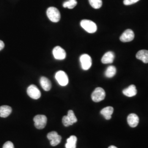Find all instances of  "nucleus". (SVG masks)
<instances>
[{
    "instance_id": "f257e3e1",
    "label": "nucleus",
    "mask_w": 148,
    "mask_h": 148,
    "mask_svg": "<svg viewBox=\"0 0 148 148\" xmlns=\"http://www.w3.org/2000/svg\"><path fill=\"white\" fill-rule=\"evenodd\" d=\"M48 19L53 23H57L60 19V13L58 10L54 7H49L47 10Z\"/></svg>"
},
{
    "instance_id": "f03ea898",
    "label": "nucleus",
    "mask_w": 148,
    "mask_h": 148,
    "mask_svg": "<svg viewBox=\"0 0 148 148\" xmlns=\"http://www.w3.org/2000/svg\"><path fill=\"white\" fill-rule=\"evenodd\" d=\"M80 25L85 31L88 33L93 34L97 30V27L95 23L90 20L84 19L81 21Z\"/></svg>"
},
{
    "instance_id": "7ed1b4c3",
    "label": "nucleus",
    "mask_w": 148,
    "mask_h": 148,
    "mask_svg": "<svg viewBox=\"0 0 148 148\" xmlns=\"http://www.w3.org/2000/svg\"><path fill=\"white\" fill-rule=\"evenodd\" d=\"M105 97L106 92L101 87L96 88L91 95L92 99L96 103L104 100Z\"/></svg>"
},
{
    "instance_id": "20e7f679",
    "label": "nucleus",
    "mask_w": 148,
    "mask_h": 148,
    "mask_svg": "<svg viewBox=\"0 0 148 148\" xmlns=\"http://www.w3.org/2000/svg\"><path fill=\"white\" fill-rule=\"evenodd\" d=\"M47 121V117L43 115H37L34 118L35 126L38 130H41L45 127Z\"/></svg>"
},
{
    "instance_id": "39448f33",
    "label": "nucleus",
    "mask_w": 148,
    "mask_h": 148,
    "mask_svg": "<svg viewBox=\"0 0 148 148\" xmlns=\"http://www.w3.org/2000/svg\"><path fill=\"white\" fill-rule=\"evenodd\" d=\"M55 78L59 84L62 86H65L69 83L68 76L63 71L60 70L57 72L55 75Z\"/></svg>"
},
{
    "instance_id": "423d86ee",
    "label": "nucleus",
    "mask_w": 148,
    "mask_h": 148,
    "mask_svg": "<svg viewBox=\"0 0 148 148\" xmlns=\"http://www.w3.org/2000/svg\"><path fill=\"white\" fill-rule=\"evenodd\" d=\"M81 67L83 70H87L92 66V58L87 54H84L79 58Z\"/></svg>"
},
{
    "instance_id": "0eeeda50",
    "label": "nucleus",
    "mask_w": 148,
    "mask_h": 148,
    "mask_svg": "<svg viewBox=\"0 0 148 148\" xmlns=\"http://www.w3.org/2000/svg\"><path fill=\"white\" fill-rule=\"evenodd\" d=\"M28 95L34 99H38L41 97V92L37 87L34 85L29 86L27 89Z\"/></svg>"
},
{
    "instance_id": "6e6552de",
    "label": "nucleus",
    "mask_w": 148,
    "mask_h": 148,
    "mask_svg": "<svg viewBox=\"0 0 148 148\" xmlns=\"http://www.w3.org/2000/svg\"><path fill=\"white\" fill-rule=\"evenodd\" d=\"M47 138L50 140V144L52 146L55 147L60 143L62 137L59 136L58 133L55 131H52L49 133L47 134Z\"/></svg>"
},
{
    "instance_id": "1a4fd4ad",
    "label": "nucleus",
    "mask_w": 148,
    "mask_h": 148,
    "mask_svg": "<svg viewBox=\"0 0 148 148\" xmlns=\"http://www.w3.org/2000/svg\"><path fill=\"white\" fill-rule=\"evenodd\" d=\"M52 53L53 57L57 60H63L66 56L65 50L60 46H56L54 48Z\"/></svg>"
},
{
    "instance_id": "9d476101",
    "label": "nucleus",
    "mask_w": 148,
    "mask_h": 148,
    "mask_svg": "<svg viewBox=\"0 0 148 148\" xmlns=\"http://www.w3.org/2000/svg\"><path fill=\"white\" fill-rule=\"evenodd\" d=\"M134 38V34L131 29H127L123 32L121 36L120 37V40L123 42H128L132 41Z\"/></svg>"
},
{
    "instance_id": "9b49d317",
    "label": "nucleus",
    "mask_w": 148,
    "mask_h": 148,
    "mask_svg": "<svg viewBox=\"0 0 148 148\" xmlns=\"http://www.w3.org/2000/svg\"><path fill=\"white\" fill-rule=\"evenodd\" d=\"M123 94L128 97H132L137 95V90L136 89V87L135 85H130L126 88L124 89L122 91Z\"/></svg>"
},
{
    "instance_id": "f8f14e48",
    "label": "nucleus",
    "mask_w": 148,
    "mask_h": 148,
    "mask_svg": "<svg viewBox=\"0 0 148 148\" xmlns=\"http://www.w3.org/2000/svg\"><path fill=\"white\" fill-rule=\"evenodd\" d=\"M127 122L131 127H137L139 123V117L135 114H131L127 117Z\"/></svg>"
},
{
    "instance_id": "ddd939ff",
    "label": "nucleus",
    "mask_w": 148,
    "mask_h": 148,
    "mask_svg": "<svg viewBox=\"0 0 148 148\" xmlns=\"http://www.w3.org/2000/svg\"><path fill=\"white\" fill-rule=\"evenodd\" d=\"M115 58V54L111 51L108 52L104 54L101 58V62L103 64H111L113 63Z\"/></svg>"
},
{
    "instance_id": "4468645a",
    "label": "nucleus",
    "mask_w": 148,
    "mask_h": 148,
    "mask_svg": "<svg viewBox=\"0 0 148 148\" xmlns=\"http://www.w3.org/2000/svg\"><path fill=\"white\" fill-rule=\"evenodd\" d=\"M136 58L140 60L144 63H148V50H140L136 54Z\"/></svg>"
},
{
    "instance_id": "2eb2a0df",
    "label": "nucleus",
    "mask_w": 148,
    "mask_h": 148,
    "mask_svg": "<svg viewBox=\"0 0 148 148\" xmlns=\"http://www.w3.org/2000/svg\"><path fill=\"white\" fill-rule=\"evenodd\" d=\"M40 82L42 88L45 91H49L51 89V87H52L51 82L47 77L44 76L41 77L40 79Z\"/></svg>"
},
{
    "instance_id": "dca6fc26",
    "label": "nucleus",
    "mask_w": 148,
    "mask_h": 148,
    "mask_svg": "<svg viewBox=\"0 0 148 148\" xmlns=\"http://www.w3.org/2000/svg\"><path fill=\"white\" fill-rule=\"evenodd\" d=\"M114 112V108L111 106H107L103 108L101 111V114L105 117L106 120H110L111 115Z\"/></svg>"
},
{
    "instance_id": "f3484780",
    "label": "nucleus",
    "mask_w": 148,
    "mask_h": 148,
    "mask_svg": "<svg viewBox=\"0 0 148 148\" xmlns=\"http://www.w3.org/2000/svg\"><path fill=\"white\" fill-rule=\"evenodd\" d=\"M12 111V108L10 106H0V117L3 118L7 117L11 114Z\"/></svg>"
},
{
    "instance_id": "a211bd4d",
    "label": "nucleus",
    "mask_w": 148,
    "mask_h": 148,
    "mask_svg": "<svg viewBox=\"0 0 148 148\" xmlns=\"http://www.w3.org/2000/svg\"><path fill=\"white\" fill-rule=\"evenodd\" d=\"M77 139L75 136H71L67 139V142L65 144L66 148H76V143Z\"/></svg>"
},
{
    "instance_id": "6ab92c4d",
    "label": "nucleus",
    "mask_w": 148,
    "mask_h": 148,
    "mask_svg": "<svg viewBox=\"0 0 148 148\" xmlns=\"http://www.w3.org/2000/svg\"><path fill=\"white\" fill-rule=\"evenodd\" d=\"M116 73V69L114 66H109L107 68L105 72V75L106 77L111 78L115 76Z\"/></svg>"
},
{
    "instance_id": "aec40b11",
    "label": "nucleus",
    "mask_w": 148,
    "mask_h": 148,
    "mask_svg": "<svg viewBox=\"0 0 148 148\" xmlns=\"http://www.w3.org/2000/svg\"><path fill=\"white\" fill-rule=\"evenodd\" d=\"M77 2L76 0H68L63 3V7L68 8L69 9H73L77 5Z\"/></svg>"
},
{
    "instance_id": "412c9836",
    "label": "nucleus",
    "mask_w": 148,
    "mask_h": 148,
    "mask_svg": "<svg viewBox=\"0 0 148 148\" xmlns=\"http://www.w3.org/2000/svg\"><path fill=\"white\" fill-rule=\"evenodd\" d=\"M90 5L95 9H99L102 5L101 0H88Z\"/></svg>"
},
{
    "instance_id": "4be33fe9",
    "label": "nucleus",
    "mask_w": 148,
    "mask_h": 148,
    "mask_svg": "<svg viewBox=\"0 0 148 148\" xmlns=\"http://www.w3.org/2000/svg\"><path fill=\"white\" fill-rule=\"evenodd\" d=\"M67 116L68 117L69 121L71 123L72 125H73L74 123L77 122V119L76 117L74 114V111L71 110H69L68 112Z\"/></svg>"
},
{
    "instance_id": "5701e85b",
    "label": "nucleus",
    "mask_w": 148,
    "mask_h": 148,
    "mask_svg": "<svg viewBox=\"0 0 148 148\" xmlns=\"http://www.w3.org/2000/svg\"><path fill=\"white\" fill-rule=\"evenodd\" d=\"M62 122H63V123L65 127H68L69 126L73 125L71 124V123L69 121V119H68V117L67 116H64L63 117Z\"/></svg>"
},
{
    "instance_id": "b1692460",
    "label": "nucleus",
    "mask_w": 148,
    "mask_h": 148,
    "mask_svg": "<svg viewBox=\"0 0 148 148\" xmlns=\"http://www.w3.org/2000/svg\"><path fill=\"white\" fill-rule=\"evenodd\" d=\"M139 0H124L123 3L126 5H131L137 3Z\"/></svg>"
},
{
    "instance_id": "393cba45",
    "label": "nucleus",
    "mask_w": 148,
    "mask_h": 148,
    "mask_svg": "<svg viewBox=\"0 0 148 148\" xmlns=\"http://www.w3.org/2000/svg\"><path fill=\"white\" fill-rule=\"evenodd\" d=\"M3 148H14V147L12 142L10 141H8L4 144Z\"/></svg>"
},
{
    "instance_id": "a878e982",
    "label": "nucleus",
    "mask_w": 148,
    "mask_h": 148,
    "mask_svg": "<svg viewBox=\"0 0 148 148\" xmlns=\"http://www.w3.org/2000/svg\"><path fill=\"white\" fill-rule=\"evenodd\" d=\"M4 47H5V43L2 41L0 40V51L3 49Z\"/></svg>"
},
{
    "instance_id": "bb28decb",
    "label": "nucleus",
    "mask_w": 148,
    "mask_h": 148,
    "mask_svg": "<svg viewBox=\"0 0 148 148\" xmlns=\"http://www.w3.org/2000/svg\"><path fill=\"white\" fill-rule=\"evenodd\" d=\"M108 148H117V147H116L115 146H114V145H111V146H110Z\"/></svg>"
}]
</instances>
